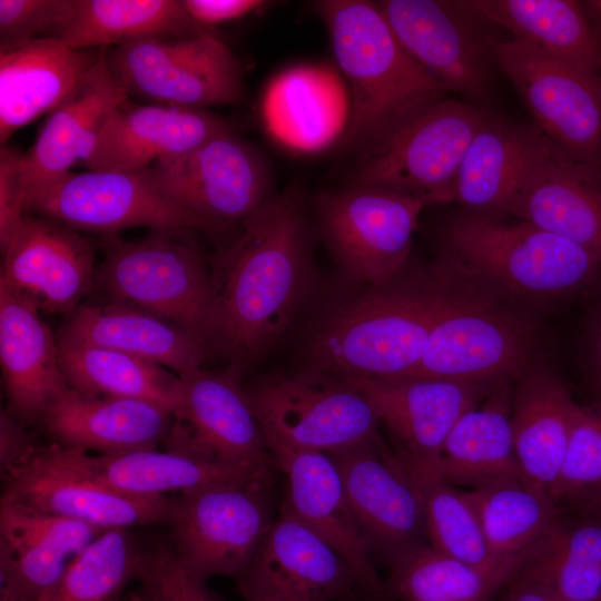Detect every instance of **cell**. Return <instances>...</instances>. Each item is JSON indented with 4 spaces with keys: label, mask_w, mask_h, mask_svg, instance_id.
<instances>
[{
    "label": "cell",
    "mask_w": 601,
    "mask_h": 601,
    "mask_svg": "<svg viewBox=\"0 0 601 601\" xmlns=\"http://www.w3.org/2000/svg\"><path fill=\"white\" fill-rule=\"evenodd\" d=\"M211 274L226 355L239 365L280 335L305 292L308 230L299 193L269 196L243 221Z\"/></svg>",
    "instance_id": "obj_1"
},
{
    "label": "cell",
    "mask_w": 601,
    "mask_h": 601,
    "mask_svg": "<svg viewBox=\"0 0 601 601\" xmlns=\"http://www.w3.org/2000/svg\"><path fill=\"white\" fill-rule=\"evenodd\" d=\"M335 60L351 98L346 147L362 149L413 109L446 97V90L404 49L378 2H317Z\"/></svg>",
    "instance_id": "obj_2"
},
{
    "label": "cell",
    "mask_w": 601,
    "mask_h": 601,
    "mask_svg": "<svg viewBox=\"0 0 601 601\" xmlns=\"http://www.w3.org/2000/svg\"><path fill=\"white\" fill-rule=\"evenodd\" d=\"M442 240L450 267L512 296L553 299L601 288L595 257L525 220L471 210L444 226Z\"/></svg>",
    "instance_id": "obj_3"
},
{
    "label": "cell",
    "mask_w": 601,
    "mask_h": 601,
    "mask_svg": "<svg viewBox=\"0 0 601 601\" xmlns=\"http://www.w3.org/2000/svg\"><path fill=\"white\" fill-rule=\"evenodd\" d=\"M185 230H151L127 242L102 236L96 284L108 300L131 305L184 329L209 354L225 353L223 316L211 270Z\"/></svg>",
    "instance_id": "obj_4"
},
{
    "label": "cell",
    "mask_w": 601,
    "mask_h": 601,
    "mask_svg": "<svg viewBox=\"0 0 601 601\" xmlns=\"http://www.w3.org/2000/svg\"><path fill=\"white\" fill-rule=\"evenodd\" d=\"M447 288L386 286L343 304L314 336L309 368L336 377H406L424 354Z\"/></svg>",
    "instance_id": "obj_5"
},
{
    "label": "cell",
    "mask_w": 601,
    "mask_h": 601,
    "mask_svg": "<svg viewBox=\"0 0 601 601\" xmlns=\"http://www.w3.org/2000/svg\"><path fill=\"white\" fill-rule=\"evenodd\" d=\"M486 115L442 97L394 121L362 149L357 186L383 188L425 205L454 200L460 164Z\"/></svg>",
    "instance_id": "obj_6"
},
{
    "label": "cell",
    "mask_w": 601,
    "mask_h": 601,
    "mask_svg": "<svg viewBox=\"0 0 601 601\" xmlns=\"http://www.w3.org/2000/svg\"><path fill=\"white\" fill-rule=\"evenodd\" d=\"M533 322L486 294L449 286L424 354L406 377L494 385L532 364Z\"/></svg>",
    "instance_id": "obj_7"
},
{
    "label": "cell",
    "mask_w": 601,
    "mask_h": 601,
    "mask_svg": "<svg viewBox=\"0 0 601 601\" xmlns=\"http://www.w3.org/2000/svg\"><path fill=\"white\" fill-rule=\"evenodd\" d=\"M267 443L332 454L380 439L367 400L344 380L308 370L245 387Z\"/></svg>",
    "instance_id": "obj_8"
},
{
    "label": "cell",
    "mask_w": 601,
    "mask_h": 601,
    "mask_svg": "<svg viewBox=\"0 0 601 601\" xmlns=\"http://www.w3.org/2000/svg\"><path fill=\"white\" fill-rule=\"evenodd\" d=\"M107 63L129 98L207 109L244 95L236 57L216 33L147 38L107 48Z\"/></svg>",
    "instance_id": "obj_9"
},
{
    "label": "cell",
    "mask_w": 601,
    "mask_h": 601,
    "mask_svg": "<svg viewBox=\"0 0 601 601\" xmlns=\"http://www.w3.org/2000/svg\"><path fill=\"white\" fill-rule=\"evenodd\" d=\"M496 67L518 90L534 128L570 159L601 162V75L514 39L491 38Z\"/></svg>",
    "instance_id": "obj_10"
},
{
    "label": "cell",
    "mask_w": 601,
    "mask_h": 601,
    "mask_svg": "<svg viewBox=\"0 0 601 601\" xmlns=\"http://www.w3.org/2000/svg\"><path fill=\"white\" fill-rule=\"evenodd\" d=\"M26 213L102 236L134 227L214 230L205 220L175 204L149 169L69 171L29 191Z\"/></svg>",
    "instance_id": "obj_11"
},
{
    "label": "cell",
    "mask_w": 601,
    "mask_h": 601,
    "mask_svg": "<svg viewBox=\"0 0 601 601\" xmlns=\"http://www.w3.org/2000/svg\"><path fill=\"white\" fill-rule=\"evenodd\" d=\"M269 483H224L174 496L168 525L180 563L199 579L238 578L274 515Z\"/></svg>",
    "instance_id": "obj_12"
},
{
    "label": "cell",
    "mask_w": 601,
    "mask_h": 601,
    "mask_svg": "<svg viewBox=\"0 0 601 601\" xmlns=\"http://www.w3.org/2000/svg\"><path fill=\"white\" fill-rule=\"evenodd\" d=\"M324 236L353 277L388 286L404 266L425 204L396 191L356 186L316 199Z\"/></svg>",
    "instance_id": "obj_13"
},
{
    "label": "cell",
    "mask_w": 601,
    "mask_h": 601,
    "mask_svg": "<svg viewBox=\"0 0 601 601\" xmlns=\"http://www.w3.org/2000/svg\"><path fill=\"white\" fill-rule=\"evenodd\" d=\"M238 371L235 364L224 372L198 367L178 375L180 398L164 449L237 467L276 470Z\"/></svg>",
    "instance_id": "obj_14"
},
{
    "label": "cell",
    "mask_w": 601,
    "mask_h": 601,
    "mask_svg": "<svg viewBox=\"0 0 601 601\" xmlns=\"http://www.w3.org/2000/svg\"><path fill=\"white\" fill-rule=\"evenodd\" d=\"M160 189L214 230L245 220L268 197L262 157L233 130L149 168Z\"/></svg>",
    "instance_id": "obj_15"
},
{
    "label": "cell",
    "mask_w": 601,
    "mask_h": 601,
    "mask_svg": "<svg viewBox=\"0 0 601 601\" xmlns=\"http://www.w3.org/2000/svg\"><path fill=\"white\" fill-rule=\"evenodd\" d=\"M378 6L408 55L446 91L483 100L495 63L491 37L455 1L384 0Z\"/></svg>",
    "instance_id": "obj_16"
},
{
    "label": "cell",
    "mask_w": 601,
    "mask_h": 601,
    "mask_svg": "<svg viewBox=\"0 0 601 601\" xmlns=\"http://www.w3.org/2000/svg\"><path fill=\"white\" fill-rule=\"evenodd\" d=\"M237 580L247 601H346L361 588L344 559L283 504Z\"/></svg>",
    "instance_id": "obj_17"
},
{
    "label": "cell",
    "mask_w": 601,
    "mask_h": 601,
    "mask_svg": "<svg viewBox=\"0 0 601 601\" xmlns=\"http://www.w3.org/2000/svg\"><path fill=\"white\" fill-rule=\"evenodd\" d=\"M329 455L373 553L390 562L425 543L420 490L401 456L381 437Z\"/></svg>",
    "instance_id": "obj_18"
},
{
    "label": "cell",
    "mask_w": 601,
    "mask_h": 601,
    "mask_svg": "<svg viewBox=\"0 0 601 601\" xmlns=\"http://www.w3.org/2000/svg\"><path fill=\"white\" fill-rule=\"evenodd\" d=\"M28 464L141 497L176 495L224 483L270 484L273 480V472L226 465L158 447L102 455L67 450L56 444L39 445Z\"/></svg>",
    "instance_id": "obj_19"
},
{
    "label": "cell",
    "mask_w": 601,
    "mask_h": 601,
    "mask_svg": "<svg viewBox=\"0 0 601 601\" xmlns=\"http://www.w3.org/2000/svg\"><path fill=\"white\" fill-rule=\"evenodd\" d=\"M370 403L415 472H427L457 420L495 385L424 378L339 377Z\"/></svg>",
    "instance_id": "obj_20"
},
{
    "label": "cell",
    "mask_w": 601,
    "mask_h": 601,
    "mask_svg": "<svg viewBox=\"0 0 601 601\" xmlns=\"http://www.w3.org/2000/svg\"><path fill=\"white\" fill-rule=\"evenodd\" d=\"M0 284L48 313H71L96 284L92 243L71 227L27 213L1 246Z\"/></svg>",
    "instance_id": "obj_21"
},
{
    "label": "cell",
    "mask_w": 601,
    "mask_h": 601,
    "mask_svg": "<svg viewBox=\"0 0 601 601\" xmlns=\"http://www.w3.org/2000/svg\"><path fill=\"white\" fill-rule=\"evenodd\" d=\"M267 446L286 481L282 504L344 559L362 589L383 599L386 584L377 574L373 550L353 514L331 455L278 443Z\"/></svg>",
    "instance_id": "obj_22"
},
{
    "label": "cell",
    "mask_w": 601,
    "mask_h": 601,
    "mask_svg": "<svg viewBox=\"0 0 601 601\" xmlns=\"http://www.w3.org/2000/svg\"><path fill=\"white\" fill-rule=\"evenodd\" d=\"M229 130L207 109L136 104L127 98L109 115L82 165L88 170H144Z\"/></svg>",
    "instance_id": "obj_23"
},
{
    "label": "cell",
    "mask_w": 601,
    "mask_h": 601,
    "mask_svg": "<svg viewBox=\"0 0 601 601\" xmlns=\"http://www.w3.org/2000/svg\"><path fill=\"white\" fill-rule=\"evenodd\" d=\"M28 297L0 284V364L8 410L23 425L40 422L69 390L57 338Z\"/></svg>",
    "instance_id": "obj_24"
},
{
    "label": "cell",
    "mask_w": 601,
    "mask_h": 601,
    "mask_svg": "<svg viewBox=\"0 0 601 601\" xmlns=\"http://www.w3.org/2000/svg\"><path fill=\"white\" fill-rule=\"evenodd\" d=\"M106 51L100 48L95 63L49 114L32 147L22 154L26 195L82 165L109 115L129 98L110 71Z\"/></svg>",
    "instance_id": "obj_25"
},
{
    "label": "cell",
    "mask_w": 601,
    "mask_h": 601,
    "mask_svg": "<svg viewBox=\"0 0 601 601\" xmlns=\"http://www.w3.org/2000/svg\"><path fill=\"white\" fill-rule=\"evenodd\" d=\"M260 116L265 131L283 147L321 151L342 140L348 127L349 91L329 66H293L265 87Z\"/></svg>",
    "instance_id": "obj_26"
},
{
    "label": "cell",
    "mask_w": 601,
    "mask_h": 601,
    "mask_svg": "<svg viewBox=\"0 0 601 601\" xmlns=\"http://www.w3.org/2000/svg\"><path fill=\"white\" fill-rule=\"evenodd\" d=\"M503 213L571 240L601 264V162L570 159L551 149Z\"/></svg>",
    "instance_id": "obj_27"
},
{
    "label": "cell",
    "mask_w": 601,
    "mask_h": 601,
    "mask_svg": "<svg viewBox=\"0 0 601 601\" xmlns=\"http://www.w3.org/2000/svg\"><path fill=\"white\" fill-rule=\"evenodd\" d=\"M1 501L102 530L168 525L174 505L173 495L134 496L32 464L4 481Z\"/></svg>",
    "instance_id": "obj_28"
},
{
    "label": "cell",
    "mask_w": 601,
    "mask_h": 601,
    "mask_svg": "<svg viewBox=\"0 0 601 601\" xmlns=\"http://www.w3.org/2000/svg\"><path fill=\"white\" fill-rule=\"evenodd\" d=\"M174 420L171 411L152 402L89 397L70 388L40 422L60 447L109 455L158 447Z\"/></svg>",
    "instance_id": "obj_29"
},
{
    "label": "cell",
    "mask_w": 601,
    "mask_h": 601,
    "mask_svg": "<svg viewBox=\"0 0 601 601\" xmlns=\"http://www.w3.org/2000/svg\"><path fill=\"white\" fill-rule=\"evenodd\" d=\"M580 408L545 367L531 365L516 378L511 422L521 480L530 489L550 496Z\"/></svg>",
    "instance_id": "obj_30"
},
{
    "label": "cell",
    "mask_w": 601,
    "mask_h": 601,
    "mask_svg": "<svg viewBox=\"0 0 601 601\" xmlns=\"http://www.w3.org/2000/svg\"><path fill=\"white\" fill-rule=\"evenodd\" d=\"M99 50H76L50 38L0 48L1 144L50 114L91 68Z\"/></svg>",
    "instance_id": "obj_31"
},
{
    "label": "cell",
    "mask_w": 601,
    "mask_h": 601,
    "mask_svg": "<svg viewBox=\"0 0 601 601\" xmlns=\"http://www.w3.org/2000/svg\"><path fill=\"white\" fill-rule=\"evenodd\" d=\"M58 337L134 355L180 375L210 354L175 324L131 305L107 300L80 304L68 314Z\"/></svg>",
    "instance_id": "obj_32"
},
{
    "label": "cell",
    "mask_w": 601,
    "mask_h": 601,
    "mask_svg": "<svg viewBox=\"0 0 601 601\" xmlns=\"http://www.w3.org/2000/svg\"><path fill=\"white\" fill-rule=\"evenodd\" d=\"M534 127L486 116L460 164L454 200L473 211L499 214L549 154Z\"/></svg>",
    "instance_id": "obj_33"
},
{
    "label": "cell",
    "mask_w": 601,
    "mask_h": 601,
    "mask_svg": "<svg viewBox=\"0 0 601 601\" xmlns=\"http://www.w3.org/2000/svg\"><path fill=\"white\" fill-rule=\"evenodd\" d=\"M511 407L506 382L495 384L477 405L457 420L431 469L416 473L471 489L521 480Z\"/></svg>",
    "instance_id": "obj_34"
},
{
    "label": "cell",
    "mask_w": 601,
    "mask_h": 601,
    "mask_svg": "<svg viewBox=\"0 0 601 601\" xmlns=\"http://www.w3.org/2000/svg\"><path fill=\"white\" fill-rule=\"evenodd\" d=\"M456 4L479 20L493 22L512 39L550 57L601 75V38L581 1L465 0Z\"/></svg>",
    "instance_id": "obj_35"
},
{
    "label": "cell",
    "mask_w": 601,
    "mask_h": 601,
    "mask_svg": "<svg viewBox=\"0 0 601 601\" xmlns=\"http://www.w3.org/2000/svg\"><path fill=\"white\" fill-rule=\"evenodd\" d=\"M59 362L69 387L89 397L137 398L175 413L180 378L154 362L111 348L57 337Z\"/></svg>",
    "instance_id": "obj_36"
},
{
    "label": "cell",
    "mask_w": 601,
    "mask_h": 601,
    "mask_svg": "<svg viewBox=\"0 0 601 601\" xmlns=\"http://www.w3.org/2000/svg\"><path fill=\"white\" fill-rule=\"evenodd\" d=\"M562 518L523 555L513 579L534 583L561 601L601 597V520Z\"/></svg>",
    "instance_id": "obj_37"
},
{
    "label": "cell",
    "mask_w": 601,
    "mask_h": 601,
    "mask_svg": "<svg viewBox=\"0 0 601 601\" xmlns=\"http://www.w3.org/2000/svg\"><path fill=\"white\" fill-rule=\"evenodd\" d=\"M200 33L215 32L198 26L183 0H77L60 40L68 48L85 50Z\"/></svg>",
    "instance_id": "obj_38"
},
{
    "label": "cell",
    "mask_w": 601,
    "mask_h": 601,
    "mask_svg": "<svg viewBox=\"0 0 601 601\" xmlns=\"http://www.w3.org/2000/svg\"><path fill=\"white\" fill-rule=\"evenodd\" d=\"M493 558L518 566L526 551L561 519L559 505L521 480L467 491Z\"/></svg>",
    "instance_id": "obj_39"
},
{
    "label": "cell",
    "mask_w": 601,
    "mask_h": 601,
    "mask_svg": "<svg viewBox=\"0 0 601 601\" xmlns=\"http://www.w3.org/2000/svg\"><path fill=\"white\" fill-rule=\"evenodd\" d=\"M387 594L400 601H491L514 577L486 570L417 544L390 562Z\"/></svg>",
    "instance_id": "obj_40"
},
{
    "label": "cell",
    "mask_w": 601,
    "mask_h": 601,
    "mask_svg": "<svg viewBox=\"0 0 601 601\" xmlns=\"http://www.w3.org/2000/svg\"><path fill=\"white\" fill-rule=\"evenodd\" d=\"M408 471L421 493L425 539L430 546L467 564L515 575L518 566L493 558L467 492L437 476Z\"/></svg>",
    "instance_id": "obj_41"
},
{
    "label": "cell",
    "mask_w": 601,
    "mask_h": 601,
    "mask_svg": "<svg viewBox=\"0 0 601 601\" xmlns=\"http://www.w3.org/2000/svg\"><path fill=\"white\" fill-rule=\"evenodd\" d=\"M141 555L128 529L105 530L70 561L45 601H121L137 578Z\"/></svg>",
    "instance_id": "obj_42"
},
{
    "label": "cell",
    "mask_w": 601,
    "mask_h": 601,
    "mask_svg": "<svg viewBox=\"0 0 601 601\" xmlns=\"http://www.w3.org/2000/svg\"><path fill=\"white\" fill-rule=\"evenodd\" d=\"M601 484V398L581 406L574 422L565 457L550 497L578 502Z\"/></svg>",
    "instance_id": "obj_43"
},
{
    "label": "cell",
    "mask_w": 601,
    "mask_h": 601,
    "mask_svg": "<svg viewBox=\"0 0 601 601\" xmlns=\"http://www.w3.org/2000/svg\"><path fill=\"white\" fill-rule=\"evenodd\" d=\"M136 580L140 601H221L166 544L142 551Z\"/></svg>",
    "instance_id": "obj_44"
},
{
    "label": "cell",
    "mask_w": 601,
    "mask_h": 601,
    "mask_svg": "<svg viewBox=\"0 0 601 601\" xmlns=\"http://www.w3.org/2000/svg\"><path fill=\"white\" fill-rule=\"evenodd\" d=\"M77 0H0V48L36 39H61Z\"/></svg>",
    "instance_id": "obj_45"
},
{
    "label": "cell",
    "mask_w": 601,
    "mask_h": 601,
    "mask_svg": "<svg viewBox=\"0 0 601 601\" xmlns=\"http://www.w3.org/2000/svg\"><path fill=\"white\" fill-rule=\"evenodd\" d=\"M22 154L9 147L0 150V245L17 230L26 215Z\"/></svg>",
    "instance_id": "obj_46"
},
{
    "label": "cell",
    "mask_w": 601,
    "mask_h": 601,
    "mask_svg": "<svg viewBox=\"0 0 601 601\" xmlns=\"http://www.w3.org/2000/svg\"><path fill=\"white\" fill-rule=\"evenodd\" d=\"M38 444L11 412L6 408L0 415V470L3 481L24 467L33 456Z\"/></svg>",
    "instance_id": "obj_47"
},
{
    "label": "cell",
    "mask_w": 601,
    "mask_h": 601,
    "mask_svg": "<svg viewBox=\"0 0 601 601\" xmlns=\"http://www.w3.org/2000/svg\"><path fill=\"white\" fill-rule=\"evenodd\" d=\"M191 19L205 30L243 18L265 6L259 0H183Z\"/></svg>",
    "instance_id": "obj_48"
},
{
    "label": "cell",
    "mask_w": 601,
    "mask_h": 601,
    "mask_svg": "<svg viewBox=\"0 0 601 601\" xmlns=\"http://www.w3.org/2000/svg\"><path fill=\"white\" fill-rule=\"evenodd\" d=\"M582 352L588 383L597 398H601V295L585 324Z\"/></svg>",
    "instance_id": "obj_49"
},
{
    "label": "cell",
    "mask_w": 601,
    "mask_h": 601,
    "mask_svg": "<svg viewBox=\"0 0 601 601\" xmlns=\"http://www.w3.org/2000/svg\"><path fill=\"white\" fill-rule=\"evenodd\" d=\"M581 514L601 520V484L588 492L574 503Z\"/></svg>",
    "instance_id": "obj_50"
},
{
    "label": "cell",
    "mask_w": 601,
    "mask_h": 601,
    "mask_svg": "<svg viewBox=\"0 0 601 601\" xmlns=\"http://www.w3.org/2000/svg\"><path fill=\"white\" fill-rule=\"evenodd\" d=\"M121 601H140V598L137 591H130L129 593L125 594Z\"/></svg>",
    "instance_id": "obj_51"
},
{
    "label": "cell",
    "mask_w": 601,
    "mask_h": 601,
    "mask_svg": "<svg viewBox=\"0 0 601 601\" xmlns=\"http://www.w3.org/2000/svg\"><path fill=\"white\" fill-rule=\"evenodd\" d=\"M256 601H266V600H256Z\"/></svg>",
    "instance_id": "obj_52"
},
{
    "label": "cell",
    "mask_w": 601,
    "mask_h": 601,
    "mask_svg": "<svg viewBox=\"0 0 601 601\" xmlns=\"http://www.w3.org/2000/svg\"><path fill=\"white\" fill-rule=\"evenodd\" d=\"M599 601H601V597H600V600H599Z\"/></svg>",
    "instance_id": "obj_53"
}]
</instances>
